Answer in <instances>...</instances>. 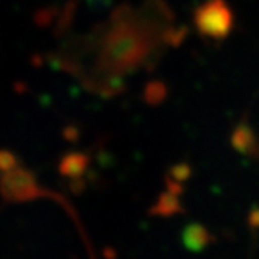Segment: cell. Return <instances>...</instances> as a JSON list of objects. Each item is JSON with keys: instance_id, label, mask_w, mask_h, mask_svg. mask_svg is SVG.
Masks as SVG:
<instances>
[{"instance_id": "obj_1", "label": "cell", "mask_w": 259, "mask_h": 259, "mask_svg": "<svg viewBox=\"0 0 259 259\" xmlns=\"http://www.w3.org/2000/svg\"><path fill=\"white\" fill-rule=\"evenodd\" d=\"M152 49L144 28L133 21H117L102 39L100 63L105 72H126L136 67Z\"/></svg>"}, {"instance_id": "obj_2", "label": "cell", "mask_w": 259, "mask_h": 259, "mask_svg": "<svg viewBox=\"0 0 259 259\" xmlns=\"http://www.w3.org/2000/svg\"><path fill=\"white\" fill-rule=\"evenodd\" d=\"M195 27L208 38H225L228 34L233 17L224 0H208L197 8L194 14Z\"/></svg>"}, {"instance_id": "obj_3", "label": "cell", "mask_w": 259, "mask_h": 259, "mask_svg": "<svg viewBox=\"0 0 259 259\" xmlns=\"http://www.w3.org/2000/svg\"><path fill=\"white\" fill-rule=\"evenodd\" d=\"M0 194L7 201L21 203L38 198L41 189L36 184L34 175L17 165L8 172L0 174Z\"/></svg>"}, {"instance_id": "obj_4", "label": "cell", "mask_w": 259, "mask_h": 259, "mask_svg": "<svg viewBox=\"0 0 259 259\" xmlns=\"http://www.w3.org/2000/svg\"><path fill=\"white\" fill-rule=\"evenodd\" d=\"M181 240H183V245L188 250L200 251L211 242V236L205 227H201L198 224H192L183 230Z\"/></svg>"}, {"instance_id": "obj_5", "label": "cell", "mask_w": 259, "mask_h": 259, "mask_svg": "<svg viewBox=\"0 0 259 259\" xmlns=\"http://www.w3.org/2000/svg\"><path fill=\"white\" fill-rule=\"evenodd\" d=\"M88 167V156L83 153H69L63 158L60 170L67 178H78Z\"/></svg>"}, {"instance_id": "obj_6", "label": "cell", "mask_w": 259, "mask_h": 259, "mask_svg": "<svg viewBox=\"0 0 259 259\" xmlns=\"http://www.w3.org/2000/svg\"><path fill=\"white\" fill-rule=\"evenodd\" d=\"M175 211H178V197H177V194H164L158 201L155 212L169 215V214H174Z\"/></svg>"}, {"instance_id": "obj_7", "label": "cell", "mask_w": 259, "mask_h": 259, "mask_svg": "<svg viewBox=\"0 0 259 259\" xmlns=\"http://www.w3.org/2000/svg\"><path fill=\"white\" fill-rule=\"evenodd\" d=\"M14 167H17L16 156L8 150H0V174L8 172Z\"/></svg>"}]
</instances>
